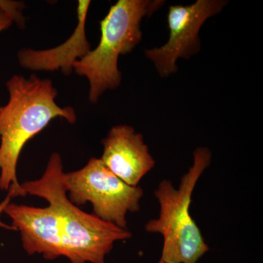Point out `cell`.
<instances>
[{
    "label": "cell",
    "mask_w": 263,
    "mask_h": 263,
    "mask_svg": "<svg viewBox=\"0 0 263 263\" xmlns=\"http://www.w3.org/2000/svg\"><path fill=\"white\" fill-rule=\"evenodd\" d=\"M9 100L0 110V190L10 198L26 197L17 178V164L24 146L52 119L61 117L70 124L77 120L72 107L62 108L57 90L49 79L14 75L7 81Z\"/></svg>",
    "instance_id": "obj_1"
},
{
    "label": "cell",
    "mask_w": 263,
    "mask_h": 263,
    "mask_svg": "<svg viewBox=\"0 0 263 263\" xmlns=\"http://www.w3.org/2000/svg\"><path fill=\"white\" fill-rule=\"evenodd\" d=\"M61 156L52 154L40 179L21 184L26 195L48 201L58 216L67 257L72 263H105V257L117 240L129 239L130 232L102 220L72 203L67 196Z\"/></svg>",
    "instance_id": "obj_2"
},
{
    "label": "cell",
    "mask_w": 263,
    "mask_h": 263,
    "mask_svg": "<svg viewBox=\"0 0 263 263\" xmlns=\"http://www.w3.org/2000/svg\"><path fill=\"white\" fill-rule=\"evenodd\" d=\"M164 2L119 0L100 22V43L73 65L76 74L89 83V100L96 103L107 90L117 89L122 81L119 57L130 53L142 40V19L153 14Z\"/></svg>",
    "instance_id": "obj_3"
},
{
    "label": "cell",
    "mask_w": 263,
    "mask_h": 263,
    "mask_svg": "<svg viewBox=\"0 0 263 263\" xmlns=\"http://www.w3.org/2000/svg\"><path fill=\"white\" fill-rule=\"evenodd\" d=\"M193 158V165L181 178L179 189L168 180L160 183L155 192L160 205V216L145 227L148 233L163 236L161 259L166 263H197L209 249L190 215V206L194 189L210 164L212 153L201 147L195 150Z\"/></svg>",
    "instance_id": "obj_4"
},
{
    "label": "cell",
    "mask_w": 263,
    "mask_h": 263,
    "mask_svg": "<svg viewBox=\"0 0 263 263\" xmlns=\"http://www.w3.org/2000/svg\"><path fill=\"white\" fill-rule=\"evenodd\" d=\"M69 200L76 205L91 202L94 215L127 229L128 212L140 210L143 190L124 183L100 159H90L84 167L65 174Z\"/></svg>",
    "instance_id": "obj_5"
},
{
    "label": "cell",
    "mask_w": 263,
    "mask_h": 263,
    "mask_svg": "<svg viewBox=\"0 0 263 263\" xmlns=\"http://www.w3.org/2000/svg\"><path fill=\"white\" fill-rule=\"evenodd\" d=\"M227 4L224 0H197L190 5L170 7L168 41L160 48L145 51V55L155 65L161 77H168L177 72L176 62L179 59L191 58L200 51V29L208 19L220 13Z\"/></svg>",
    "instance_id": "obj_6"
},
{
    "label": "cell",
    "mask_w": 263,
    "mask_h": 263,
    "mask_svg": "<svg viewBox=\"0 0 263 263\" xmlns=\"http://www.w3.org/2000/svg\"><path fill=\"white\" fill-rule=\"evenodd\" d=\"M4 213L22 236L24 250L29 254H42L44 258L67 257L65 238L53 208H37L10 202Z\"/></svg>",
    "instance_id": "obj_7"
},
{
    "label": "cell",
    "mask_w": 263,
    "mask_h": 263,
    "mask_svg": "<svg viewBox=\"0 0 263 263\" xmlns=\"http://www.w3.org/2000/svg\"><path fill=\"white\" fill-rule=\"evenodd\" d=\"M100 160L109 171L124 183L138 186L142 178L155 167L143 137L130 126H114L102 141Z\"/></svg>",
    "instance_id": "obj_8"
},
{
    "label": "cell",
    "mask_w": 263,
    "mask_h": 263,
    "mask_svg": "<svg viewBox=\"0 0 263 263\" xmlns=\"http://www.w3.org/2000/svg\"><path fill=\"white\" fill-rule=\"evenodd\" d=\"M91 2L80 0L77 8L78 24L65 43L46 50L25 48L18 51L19 64L23 68L31 70L54 71L61 70L70 75L74 63L91 51V45L86 34V22Z\"/></svg>",
    "instance_id": "obj_9"
},
{
    "label": "cell",
    "mask_w": 263,
    "mask_h": 263,
    "mask_svg": "<svg viewBox=\"0 0 263 263\" xmlns=\"http://www.w3.org/2000/svg\"><path fill=\"white\" fill-rule=\"evenodd\" d=\"M24 8V4L18 2L0 1V10L4 12L13 22H15L18 24L19 27H24L25 23V18L22 14Z\"/></svg>",
    "instance_id": "obj_10"
},
{
    "label": "cell",
    "mask_w": 263,
    "mask_h": 263,
    "mask_svg": "<svg viewBox=\"0 0 263 263\" xmlns=\"http://www.w3.org/2000/svg\"><path fill=\"white\" fill-rule=\"evenodd\" d=\"M12 23H13V21L5 14L4 12L0 10V32L9 28ZM1 108L2 107L0 106V110H1Z\"/></svg>",
    "instance_id": "obj_11"
},
{
    "label": "cell",
    "mask_w": 263,
    "mask_h": 263,
    "mask_svg": "<svg viewBox=\"0 0 263 263\" xmlns=\"http://www.w3.org/2000/svg\"><path fill=\"white\" fill-rule=\"evenodd\" d=\"M10 200H11V198H10V197L8 195V196L6 197V198H5L3 202H0V228H5V229L15 230V228H13V226H7V224H5V223H3V221H1L2 214L4 213L5 209L6 208L7 205L10 203Z\"/></svg>",
    "instance_id": "obj_12"
},
{
    "label": "cell",
    "mask_w": 263,
    "mask_h": 263,
    "mask_svg": "<svg viewBox=\"0 0 263 263\" xmlns=\"http://www.w3.org/2000/svg\"><path fill=\"white\" fill-rule=\"evenodd\" d=\"M159 263H166V262H164V261H162V259H161V260L160 261V262H159Z\"/></svg>",
    "instance_id": "obj_13"
}]
</instances>
